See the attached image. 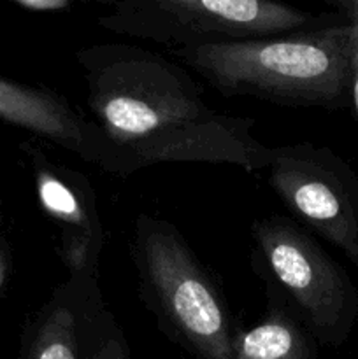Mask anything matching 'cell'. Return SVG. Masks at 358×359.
Returning a JSON list of instances; mask_svg holds the SVG:
<instances>
[{
  "label": "cell",
  "instance_id": "1",
  "mask_svg": "<svg viewBox=\"0 0 358 359\" xmlns=\"http://www.w3.org/2000/svg\"><path fill=\"white\" fill-rule=\"evenodd\" d=\"M90 119L111 149L118 175L157 163L234 165L263 170L255 121L211 107L183 67L126 42L77 51Z\"/></svg>",
  "mask_w": 358,
  "mask_h": 359
},
{
  "label": "cell",
  "instance_id": "2",
  "mask_svg": "<svg viewBox=\"0 0 358 359\" xmlns=\"http://www.w3.org/2000/svg\"><path fill=\"white\" fill-rule=\"evenodd\" d=\"M350 51V27L344 21L168 53L225 97L333 111L351 104Z\"/></svg>",
  "mask_w": 358,
  "mask_h": 359
},
{
  "label": "cell",
  "instance_id": "3",
  "mask_svg": "<svg viewBox=\"0 0 358 359\" xmlns=\"http://www.w3.org/2000/svg\"><path fill=\"white\" fill-rule=\"evenodd\" d=\"M139 297L171 340L199 359H234L235 325L227 300L181 231L140 214L130 238Z\"/></svg>",
  "mask_w": 358,
  "mask_h": 359
},
{
  "label": "cell",
  "instance_id": "4",
  "mask_svg": "<svg viewBox=\"0 0 358 359\" xmlns=\"http://www.w3.org/2000/svg\"><path fill=\"white\" fill-rule=\"evenodd\" d=\"M251 262L316 342L340 346L358 319V290L312 235L284 216L253 221Z\"/></svg>",
  "mask_w": 358,
  "mask_h": 359
},
{
  "label": "cell",
  "instance_id": "5",
  "mask_svg": "<svg viewBox=\"0 0 358 359\" xmlns=\"http://www.w3.org/2000/svg\"><path fill=\"white\" fill-rule=\"evenodd\" d=\"M97 23L174 51L293 34L318 27L321 18L267 0H123Z\"/></svg>",
  "mask_w": 358,
  "mask_h": 359
},
{
  "label": "cell",
  "instance_id": "6",
  "mask_svg": "<svg viewBox=\"0 0 358 359\" xmlns=\"http://www.w3.org/2000/svg\"><path fill=\"white\" fill-rule=\"evenodd\" d=\"M263 170L288 210L358 270L357 172L332 149L311 142L267 146Z\"/></svg>",
  "mask_w": 358,
  "mask_h": 359
},
{
  "label": "cell",
  "instance_id": "7",
  "mask_svg": "<svg viewBox=\"0 0 358 359\" xmlns=\"http://www.w3.org/2000/svg\"><path fill=\"white\" fill-rule=\"evenodd\" d=\"M41 209L58 228V251L70 279H100L105 231L90 179L27 144Z\"/></svg>",
  "mask_w": 358,
  "mask_h": 359
},
{
  "label": "cell",
  "instance_id": "8",
  "mask_svg": "<svg viewBox=\"0 0 358 359\" xmlns=\"http://www.w3.org/2000/svg\"><path fill=\"white\" fill-rule=\"evenodd\" d=\"M118 326L98 279H67L27 326L21 359H97Z\"/></svg>",
  "mask_w": 358,
  "mask_h": 359
},
{
  "label": "cell",
  "instance_id": "9",
  "mask_svg": "<svg viewBox=\"0 0 358 359\" xmlns=\"http://www.w3.org/2000/svg\"><path fill=\"white\" fill-rule=\"evenodd\" d=\"M0 119L118 175L114 156L97 125L55 91L0 77Z\"/></svg>",
  "mask_w": 358,
  "mask_h": 359
},
{
  "label": "cell",
  "instance_id": "10",
  "mask_svg": "<svg viewBox=\"0 0 358 359\" xmlns=\"http://www.w3.org/2000/svg\"><path fill=\"white\" fill-rule=\"evenodd\" d=\"M234 359H318L316 339L274 291L267 311L251 328H239Z\"/></svg>",
  "mask_w": 358,
  "mask_h": 359
},
{
  "label": "cell",
  "instance_id": "11",
  "mask_svg": "<svg viewBox=\"0 0 358 359\" xmlns=\"http://www.w3.org/2000/svg\"><path fill=\"white\" fill-rule=\"evenodd\" d=\"M333 7L339 9L344 21L350 27L351 35V51H350V67H351V104L358 116V0H337L332 2Z\"/></svg>",
  "mask_w": 358,
  "mask_h": 359
},
{
  "label": "cell",
  "instance_id": "12",
  "mask_svg": "<svg viewBox=\"0 0 358 359\" xmlns=\"http://www.w3.org/2000/svg\"><path fill=\"white\" fill-rule=\"evenodd\" d=\"M97 359H130L128 344H126V339L119 325L109 333L105 342L102 344Z\"/></svg>",
  "mask_w": 358,
  "mask_h": 359
},
{
  "label": "cell",
  "instance_id": "13",
  "mask_svg": "<svg viewBox=\"0 0 358 359\" xmlns=\"http://www.w3.org/2000/svg\"><path fill=\"white\" fill-rule=\"evenodd\" d=\"M14 4L34 13H56V11H65L72 6L70 0H16Z\"/></svg>",
  "mask_w": 358,
  "mask_h": 359
},
{
  "label": "cell",
  "instance_id": "14",
  "mask_svg": "<svg viewBox=\"0 0 358 359\" xmlns=\"http://www.w3.org/2000/svg\"><path fill=\"white\" fill-rule=\"evenodd\" d=\"M9 270H11L9 249H7V245L4 244V242H0V290H2L7 276H9Z\"/></svg>",
  "mask_w": 358,
  "mask_h": 359
}]
</instances>
